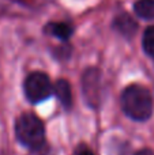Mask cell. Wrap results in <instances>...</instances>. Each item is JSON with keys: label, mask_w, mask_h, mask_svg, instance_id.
Masks as SVG:
<instances>
[{"label": "cell", "mask_w": 154, "mask_h": 155, "mask_svg": "<svg viewBox=\"0 0 154 155\" xmlns=\"http://www.w3.org/2000/svg\"><path fill=\"white\" fill-rule=\"evenodd\" d=\"M122 109L130 118L145 121L153 113V98L150 91L141 84H131L122 94Z\"/></svg>", "instance_id": "6da1fadb"}, {"label": "cell", "mask_w": 154, "mask_h": 155, "mask_svg": "<svg viewBox=\"0 0 154 155\" xmlns=\"http://www.w3.org/2000/svg\"><path fill=\"white\" fill-rule=\"evenodd\" d=\"M15 135L22 144L32 150L42 147L44 142H45L44 124L33 113H23L16 118Z\"/></svg>", "instance_id": "7a4b0ae2"}, {"label": "cell", "mask_w": 154, "mask_h": 155, "mask_svg": "<svg viewBox=\"0 0 154 155\" xmlns=\"http://www.w3.org/2000/svg\"><path fill=\"white\" fill-rule=\"evenodd\" d=\"M23 90L26 98L32 104H40L52 95L53 86L51 79L44 72H33L26 78L23 83Z\"/></svg>", "instance_id": "3957f363"}, {"label": "cell", "mask_w": 154, "mask_h": 155, "mask_svg": "<svg viewBox=\"0 0 154 155\" xmlns=\"http://www.w3.org/2000/svg\"><path fill=\"white\" fill-rule=\"evenodd\" d=\"M101 75L97 68H89L86 70L82 79V87H83V95L86 99L87 105L95 107L98 106L101 101V83H100Z\"/></svg>", "instance_id": "277c9868"}, {"label": "cell", "mask_w": 154, "mask_h": 155, "mask_svg": "<svg viewBox=\"0 0 154 155\" xmlns=\"http://www.w3.org/2000/svg\"><path fill=\"white\" fill-rule=\"evenodd\" d=\"M113 27H115V30H117L122 35H124V37H127V38H131L136 33L138 25H136V22L134 21L128 14H122V15H119L115 19Z\"/></svg>", "instance_id": "5b68a950"}, {"label": "cell", "mask_w": 154, "mask_h": 155, "mask_svg": "<svg viewBox=\"0 0 154 155\" xmlns=\"http://www.w3.org/2000/svg\"><path fill=\"white\" fill-rule=\"evenodd\" d=\"M44 31H46L48 34L53 35V37L59 38L62 41H68L72 35L74 29L70 23H65V22H52V23L46 25Z\"/></svg>", "instance_id": "8992f818"}, {"label": "cell", "mask_w": 154, "mask_h": 155, "mask_svg": "<svg viewBox=\"0 0 154 155\" xmlns=\"http://www.w3.org/2000/svg\"><path fill=\"white\" fill-rule=\"evenodd\" d=\"M53 90L56 93L57 98L63 104V106L70 109L71 105H72V91H71V84L68 83V80L59 79L56 82V84H55Z\"/></svg>", "instance_id": "52a82bcc"}, {"label": "cell", "mask_w": 154, "mask_h": 155, "mask_svg": "<svg viewBox=\"0 0 154 155\" xmlns=\"http://www.w3.org/2000/svg\"><path fill=\"white\" fill-rule=\"evenodd\" d=\"M135 14L143 19H154V0H138L134 5Z\"/></svg>", "instance_id": "ba28073f"}, {"label": "cell", "mask_w": 154, "mask_h": 155, "mask_svg": "<svg viewBox=\"0 0 154 155\" xmlns=\"http://www.w3.org/2000/svg\"><path fill=\"white\" fill-rule=\"evenodd\" d=\"M142 46L147 56L154 57V26H149L143 33Z\"/></svg>", "instance_id": "9c48e42d"}, {"label": "cell", "mask_w": 154, "mask_h": 155, "mask_svg": "<svg viewBox=\"0 0 154 155\" xmlns=\"http://www.w3.org/2000/svg\"><path fill=\"white\" fill-rule=\"evenodd\" d=\"M75 155H94V154H93V151L90 150V148H87L86 146H81V147L76 148Z\"/></svg>", "instance_id": "30bf717a"}, {"label": "cell", "mask_w": 154, "mask_h": 155, "mask_svg": "<svg viewBox=\"0 0 154 155\" xmlns=\"http://www.w3.org/2000/svg\"><path fill=\"white\" fill-rule=\"evenodd\" d=\"M135 155H154V153L150 148H143V150H139L138 153H135Z\"/></svg>", "instance_id": "8fae6325"}]
</instances>
